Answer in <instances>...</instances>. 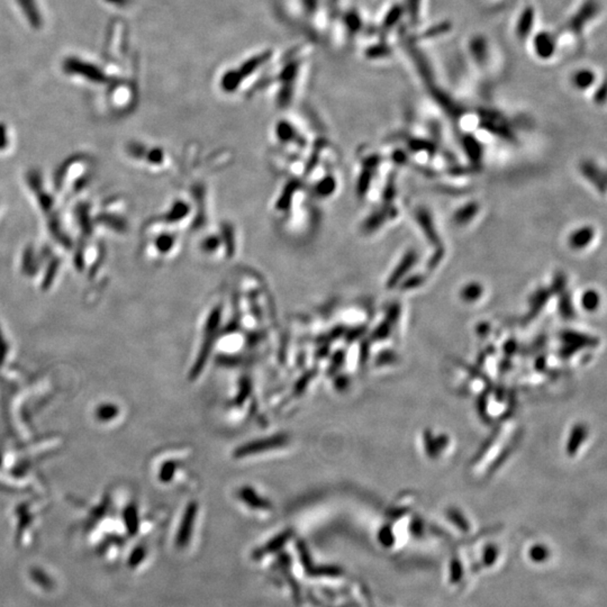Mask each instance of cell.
Instances as JSON below:
<instances>
[{"label":"cell","instance_id":"obj_1","mask_svg":"<svg viewBox=\"0 0 607 607\" xmlns=\"http://www.w3.org/2000/svg\"><path fill=\"white\" fill-rule=\"evenodd\" d=\"M221 320L222 307H215L208 316L207 322H206L205 330H204V340H202V346H200L199 353H198L197 359L194 361V365H192V370L190 373V380H196L198 375L204 370L206 363L209 359V356H211L214 344H215Z\"/></svg>","mask_w":607,"mask_h":607},{"label":"cell","instance_id":"obj_2","mask_svg":"<svg viewBox=\"0 0 607 607\" xmlns=\"http://www.w3.org/2000/svg\"><path fill=\"white\" fill-rule=\"evenodd\" d=\"M288 443H289L288 435H271V437L254 440V441L237 447L233 452V457L235 459H242L245 457H251V455H261V453L285 447Z\"/></svg>","mask_w":607,"mask_h":607},{"label":"cell","instance_id":"obj_3","mask_svg":"<svg viewBox=\"0 0 607 607\" xmlns=\"http://www.w3.org/2000/svg\"><path fill=\"white\" fill-rule=\"evenodd\" d=\"M197 502H190L188 505L186 506V509H185L182 523H180L178 534H177L176 544L178 548H186L190 544V539H192V529H194V522H196V519H197Z\"/></svg>","mask_w":607,"mask_h":607},{"label":"cell","instance_id":"obj_4","mask_svg":"<svg viewBox=\"0 0 607 607\" xmlns=\"http://www.w3.org/2000/svg\"><path fill=\"white\" fill-rule=\"evenodd\" d=\"M294 536H295V532L291 529L283 531V532L272 538L271 540L268 541L264 546L256 549L252 552L253 560H261L264 556H268V554H276V552L279 551L280 549H283L288 544V541L294 538Z\"/></svg>","mask_w":607,"mask_h":607},{"label":"cell","instance_id":"obj_5","mask_svg":"<svg viewBox=\"0 0 607 607\" xmlns=\"http://www.w3.org/2000/svg\"><path fill=\"white\" fill-rule=\"evenodd\" d=\"M237 498L241 502L249 506L253 509H262V511H268L272 509V504L269 499L262 497L256 489H253L250 486H243L240 489L237 490Z\"/></svg>","mask_w":607,"mask_h":607},{"label":"cell","instance_id":"obj_6","mask_svg":"<svg viewBox=\"0 0 607 607\" xmlns=\"http://www.w3.org/2000/svg\"><path fill=\"white\" fill-rule=\"evenodd\" d=\"M533 48L540 59H550L556 52V40L549 32L538 33L533 38Z\"/></svg>","mask_w":607,"mask_h":607},{"label":"cell","instance_id":"obj_7","mask_svg":"<svg viewBox=\"0 0 607 607\" xmlns=\"http://www.w3.org/2000/svg\"><path fill=\"white\" fill-rule=\"evenodd\" d=\"M307 575L309 577L338 578L344 575V570L340 566L336 565H323L317 566V567L313 566Z\"/></svg>","mask_w":607,"mask_h":607},{"label":"cell","instance_id":"obj_8","mask_svg":"<svg viewBox=\"0 0 607 607\" xmlns=\"http://www.w3.org/2000/svg\"><path fill=\"white\" fill-rule=\"evenodd\" d=\"M465 577V568L462 565L460 558L458 556H453L451 558L450 565H449V581L451 585H458L462 581Z\"/></svg>","mask_w":607,"mask_h":607},{"label":"cell","instance_id":"obj_9","mask_svg":"<svg viewBox=\"0 0 607 607\" xmlns=\"http://www.w3.org/2000/svg\"><path fill=\"white\" fill-rule=\"evenodd\" d=\"M573 83L576 88L585 90V89L591 87L593 83H595L594 72L589 69L578 70V71H576L575 75L573 76Z\"/></svg>","mask_w":607,"mask_h":607},{"label":"cell","instance_id":"obj_10","mask_svg":"<svg viewBox=\"0 0 607 607\" xmlns=\"http://www.w3.org/2000/svg\"><path fill=\"white\" fill-rule=\"evenodd\" d=\"M533 24H534V14L532 9H525L524 13L519 17V24H517V34L519 38H527L532 31Z\"/></svg>","mask_w":607,"mask_h":607},{"label":"cell","instance_id":"obj_11","mask_svg":"<svg viewBox=\"0 0 607 607\" xmlns=\"http://www.w3.org/2000/svg\"><path fill=\"white\" fill-rule=\"evenodd\" d=\"M550 556H551L550 549L544 544H533L529 550V558H530L531 561L538 564V565L548 561L550 559Z\"/></svg>","mask_w":607,"mask_h":607},{"label":"cell","instance_id":"obj_12","mask_svg":"<svg viewBox=\"0 0 607 607\" xmlns=\"http://www.w3.org/2000/svg\"><path fill=\"white\" fill-rule=\"evenodd\" d=\"M296 549H297V552H299L301 565H303L304 569H305L307 574L309 570L312 569L313 566H314L313 565L312 556L309 554L308 548H307L306 544L303 540H299L296 542Z\"/></svg>","mask_w":607,"mask_h":607},{"label":"cell","instance_id":"obj_13","mask_svg":"<svg viewBox=\"0 0 607 607\" xmlns=\"http://www.w3.org/2000/svg\"><path fill=\"white\" fill-rule=\"evenodd\" d=\"M498 554H499V551H498V548L495 544H488L482 552V565L485 568L493 567L497 561Z\"/></svg>","mask_w":607,"mask_h":607},{"label":"cell","instance_id":"obj_14","mask_svg":"<svg viewBox=\"0 0 607 607\" xmlns=\"http://www.w3.org/2000/svg\"><path fill=\"white\" fill-rule=\"evenodd\" d=\"M239 393H237V398H235V404L241 405L244 403V400L250 396L252 392V383L249 377H243L239 384Z\"/></svg>","mask_w":607,"mask_h":607},{"label":"cell","instance_id":"obj_15","mask_svg":"<svg viewBox=\"0 0 607 607\" xmlns=\"http://www.w3.org/2000/svg\"><path fill=\"white\" fill-rule=\"evenodd\" d=\"M344 358H346V356H344V352L342 350L334 354L333 358L331 360V365L328 369V375H334L340 370V368L344 363Z\"/></svg>","mask_w":607,"mask_h":607},{"label":"cell","instance_id":"obj_16","mask_svg":"<svg viewBox=\"0 0 607 607\" xmlns=\"http://www.w3.org/2000/svg\"><path fill=\"white\" fill-rule=\"evenodd\" d=\"M378 539L381 546H384L385 548H389V546H392L395 544L394 534H393V531L389 527L385 526L381 529L380 532H379Z\"/></svg>","mask_w":607,"mask_h":607},{"label":"cell","instance_id":"obj_17","mask_svg":"<svg viewBox=\"0 0 607 607\" xmlns=\"http://www.w3.org/2000/svg\"><path fill=\"white\" fill-rule=\"evenodd\" d=\"M176 470L177 465L173 461H169L163 466L162 472H161V479L163 482H170L176 474Z\"/></svg>","mask_w":607,"mask_h":607},{"label":"cell","instance_id":"obj_18","mask_svg":"<svg viewBox=\"0 0 607 607\" xmlns=\"http://www.w3.org/2000/svg\"><path fill=\"white\" fill-rule=\"evenodd\" d=\"M286 578H287L288 583H289V586H291V591H293L294 599H295L296 604H301V588H299V583L296 581L295 578L293 576L289 575L288 571H286Z\"/></svg>","mask_w":607,"mask_h":607},{"label":"cell","instance_id":"obj_19","mask_svg":"<svg viewBox=\"0 0 607 607\" xmlns=\"http://www.w3.org/2000/svg\"><path fill=\"white\" fill-rule=\"evenodd\" d=\"M277 566L278 568H280V569L283 570L284 573L288 571V570H289V568H291V556H289L287 552H283V554H280L279 556H278Z\"/></svg>","mask_w":607,"mask_h":607},{"label":"cell","instance_id":"obj_20","mask_svg":"<svg viewBox=\"0 0 607 607\" xmlns=\"http://www.w3.org/2000/svg\"><path fill=\"white\" fill-rule=\"evenodd\" d=\"M313 375L314 373H307L306 375H304L303 378L296 384L295 392L297 394H301L303 393L305 389H306L307 384H308L309 380H312Z\"/></svg>","mask_w":607,"mask_h":607},{"label":"cell","instance_id":"obj_21","mask_svg":"<svg viewBox=\"0 0 607 607\" xmlns=\"http://www.w3.org/2000/svg\"><path fill=\"white\" fill-rule=\"evenodd\" d=\"M596 295L589 293L587 294V295L585 296V299H583V305H585V307H586L587 309H591L593 307H595L594 305L596 304Z\"/></svg>","mask_w":607,"mask_h":607},{"label":"cell","instance_id":"obj_22","mask_svg":"<svg viewBox=\"0 0 607 607\" xmlns=\"http://www.w3.org/2000/svg\"><path fill=\"white\" fill-rule=\"evenodd\" d=\"M346 385H348V379L344 378V377H336V388H346Z\"/></svg>","mask_w":607,"mask_h":607},{"label":"cell","instance_id":"obj_23","mask_svg":"<svg viewBox=\"0 0 607 607\" xmlns=\"http://www.w3.org/2000/svg\"><path fill=\"white\" fill-rule=\"evenodd\" d=\"M338 607H359L358 606L357 603H346V604L341 605V606Z\"/></svg>","mask_w":607,"mask_h":607}]
</instances>
